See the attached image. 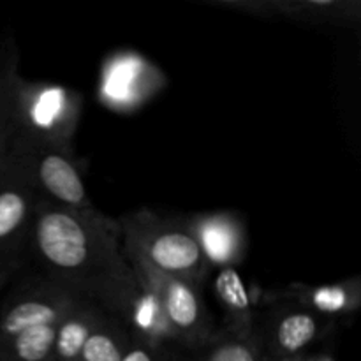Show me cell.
I'll return each instance as SVG.
<instances>
[{
	"label": "cell",
	"instance_id": "52a82bcc",
	"mask_svg": "<svg viewBox=\"0 0 361 361\" xmlns=\"http://www.w3.org/2000/svg\"><path fill=\"white\" fill-rule=\"evenodd\" d=\"M39 200L20 161L6 155L0 162V267H23Z\"/></svg>",
	"mask_w": 361,
	"mask_h": 361
},
{
	"label": "cell",
	"instance_id": "5bb4252c",
	"mask_svg": "<svg viewBox=\"0 0 361 361\" xmlns=\"http://www.w3.org/2000/svg\"><path fill=\"white\" fill-rule=\"evenodd\" d=\"M136 338V331L127 321L104 312L81 351L80 361H122Z\"/></svg>",
	"mask_w": 361,
	"mask_h": 361
},
{
	"label": "cell",
	"instance_id": "6da1fadb",
	"mask_svg": "<svg viewBox=\"0 0 361 361\" xmlns=\"http://www.w3.org/2000/svg\"><path fill=\"white\" fill-rule=\"evenodd\" d=\"M23 264L133 328L148 307L123 252L118 222L95 207L76 210L41 197Z\"/></svg>",
	"mask_w": 361,
	"mask_h": 361
},
{
	"label": "cell",
	"instance_id": "3957f363",
	"mask_svg": "<svg viewBox=\"0 0 361 361\" xmlns=\"http://www.w3.org/2000/svg\"><path fill=\"white\" fill-rule=\"evenodd\" d=\"M123 249L133 250L159 274L204 288L208 263L189 219L140 208L116 219Z\"/></svg>",
	"mask_w": 361,
	"mask_h": 361
},
{
	"label": "cell",
	"instance_id": "9c48e42d",
	"mask_svg": "<svg viewBox=\"0 0 361 361\" xmlns=\"http://www.w3.org/2000/svg\"><path fill=\"white\" fill-rule=\"evenodd\" d=\"M189 222L212 268L236 267L243 259L245 236L233 215H197Z\"/></svg>",
	"mask_w": 361,
	"mask_h": 361
},
{
	"label": "cell",
	"instance_id": "277c9868",
	"mask_svg": "<svg viewBox=\"0 0 361 361\" xmlns=\"http://www.w3.org/2000/svg\"><path fill=\"white\" fill-rule=\"evenodd\" d=\"M155 316L161 344L196 348L219 330L203 296V288L159 274L133 250L123 249Z\"/></svg>",
	"mask_w": 361,
	"mask_h": 361
},
{
	"label": "cell",
	"instance_id": "7c38bea8",
	"mask_svg": "<svg viewBox=\"0 0 361 361\" xmlns=\"http://www.w3.org/2000/svg\"><path fill=\"white\" fill-rule=\"evenodd\" d=\"M169 351L171 361H274L256 331L250 335H236L222 328L196 348L169 345Z\"/></svg>",
	"mask_w": 361,
	"mask_h": 361
},
{
	"label": "cell",
	"instance_id": "2e32d148",
	"mask_svg": "<svg viewBox=\"0 0 361 361\" xmlns=\"http://www.w3.org/2000/svg\"><path fill=\"white\" fill-rule=\"evenodd\" d=\"M122 361H171V351L168 344H154L136 334L133 345Z\"/></svg>",
	"mask_w": 361,
	"mask_h": 361
},
{
	"label": "cell",
	"instance_id": "7a4b0ae2",
	"mask_svg": "<svg viewBox=\"0 0 361 361\" xmlns=\"http://www.w3.org/2000/svg\"><path fill=\"white\" fill-rule=\"evenodd\" d=\"M76 300L23 264L0 291V361H55L56 331Z\"/></svg>",
	"mask_w": 361,
	"mask_h": 361
},
{
	"label": "cell",
	"instance_id": "5b68a950",
	"mask_svg": "<svg viewBox=\"0 0 361 361\" xmlns=\"http://www.w3.org/2000/svg\"><path fill=\"white\" fill-rule=\"evenodd\" d=\"M6 155L20 161L42 200L76 210L94 208L71 143L28 126L20 116Z\"/></svg>",
	"mask_w": 361,
	"mask_h": 361
},
{
	"label": "cell",
	"instance_id": "e0dca14e",
	"mask_svg": "<svg viewBox=\"0 0 361 361\" xmlns=\"http://www.w3.org/2000/svg\"><path fill=\"white\" fill-rule=\"evenodd\" d=\"M21 267H14V264H7V267H0V291L7 286V282L13 279V275L20 270Z\"/></svg>",
	"mask_w": 361,
	"mask_h": 361
},
{
	"label": "cell",
	"instance_id": "ba28073f",
	"mask_svg": "<svg viewBox=\"0 0 361 361\" xmlns=\"http://www.w3.org/2000/svg\"><path fill=\"white\" fill-rule=\"evenodd\" d=\"M208 4L270 20L316 27L349 25L360 20V2L356 0H217Z\"/></svg>",
	"mask_w": 361,
	"mask_h": 361
},
{
	"label": "cell",
	"instance_id": "8992f818",
	"mask_svg": "<svg viewBox=\"0 0 361 361\" xmlns=\"http://www.w3.org/2000/svg\"><path fill=\"white\" fill-rule=\"evenodd\" d=\"M335 321L319 316L279 291L267 293L263 307L256 309L257 338L274 361L291 360L319 342Z\"/></svg>",
	"mask_w": 361,
	"mask_h": 361
},
{
	"label": "cell",
	"instance_id": "8fae6325",
	"mask_svg": "<svg viewBox=\"0 0 361 361\" xmlns=\"http://www.w3.org/2000/svg\"><path fill=\"white\" fill-rule=\"evenodd\" d=\"M282 296L295 300L300 305L314 310L319 316L337 323L342 317L353 316L358 312L361 303V288L358 279L335 282L324 286H307L295 284L281 289Z\"/></svg>",
	"mask_w": 361,
	"mask_h": 361
},
{
	"label": "cell",
	"instance_id": "9a60e30c",
	"mask_svg": "<svg viewBox=\"0 0 361 361\" xmlns=\"http://www.w3.org/2000/svg\"><path fill=\"white\" fill-rule=\"evenodd\" d=\"M108 310L87 300H76L60 323L55 341V361H80L88 335Z\"/></svg>",
	"mask_w": 361,
	"mask_h": 361
},
{
	"label": "cell",
	"instance_id": "4fadbf2b",
	"mask_svg": "<svg viewBox=\"0 0 361 361\" xmlns=\"http://www.w3.org/2000/svg\"><path fill=\"white\" fill-rule=\"evenodd\" d=\"M214 293L224 316L222 330L236 335L254 334L256 309L252 305L249 289L236 267L217 268Z\"/></svg>",
	"mask_w": 361,
	"mask_h": 361
},
{
	"label": "cell",
	"instance_id": "30bf717a",
	"mask_svg": "<svg viewBox=\"0 0 361 361\" xmlns=\"http://www.w3.org/2000/svg\"><path fill=\"white\" fill-rule=\"evenodd\" d=\"M20 49L7 32L0 41V162L9 150L21 116Z\"/></svg>",
	"mask_w": 361,
	"mask_h": 361
}]
</instances>
